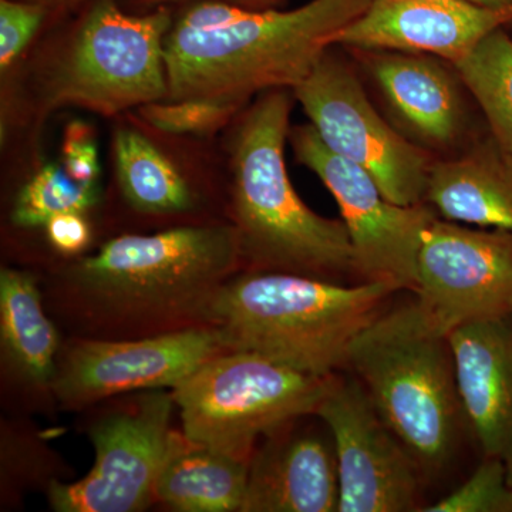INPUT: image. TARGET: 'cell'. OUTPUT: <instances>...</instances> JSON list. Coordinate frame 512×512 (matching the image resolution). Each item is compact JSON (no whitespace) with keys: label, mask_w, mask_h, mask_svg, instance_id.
<instances>
[{"label":"cell","mask_w":512,"mask_h":512,"mask_svg":"<svg viewBox=\"0 0 512 512\" xmlns=\"http://www.w3.org/2000/svg\"><path fill=\"white\" fill-rule=\"evenodd\" d=\"M512 22V6L487 8L467 0H372L339 30L333 46L439 57L456 64L494 30Z\"/></svg>","instance_id":"obj_14"},{"label":"cell","mask_w":512,"mask_h":512,"mask_svg":"<svg viewBox=\"0 0 512 512\" xmlns=\"http://www.w3.org/2000/svg\"><path fill=\"white\" fill-rule=\"evenodd\" d=\"M117 180L126 200L146 214H178L194 204L190 185L147 137L120 128L114 137Z\"/></svg>","instance_id":"obj_21"},{"label":"cell","mask_w":512,"mask_h":512,"mask_svg":"<svg viewBox=\"0 0 512 512\" xmlns=\"http://www.w3.org/2000/svg\"><path fill=\"white\" fill-rule=\"evenodd\" d=\"M97 188L74 181L64 167L47 164L26 183L16 197L12 220L18 227H46L57 215L80 212L93 207Z\"/></svg>","instance_id":"obj_23"},{"label":"cell","mask_w":512,"mask_h":512,"mask_svg":"<svg viewBox=\"0 0 512 512\" xmlns=\"http://www.w3.org/2000/svg\"><path fill=\"white\" fill-rule=\"evenodd\" d=\"M394 293L387 285H342L286 272L255 271L222 286L208 323L227 350L251 352L315 376L346 366L356 336Z\"/></svg>","instance_id":"obj_4"},{"label":"cell","mask_w":512,"mask_h":512,"mask_svg":"<svg viewBox=\"0 0 512 512\" xmlns=\"http://www.w3.org/2000/svg\"><path fill=\"white\" fill-rule=\"evenodd\" d=\"M291 110L288 90H269L245 111L232 136L234 227L242 258L256 271L335 282L357 276L343 221L312 211L289 180L285 144Z\"/></svg>","instance_id":"obj_2"},{"label":"cell","mask_w":512,"mask_h":512,"mask_svg":"<svg viewBox=\"0 0 512 512\" xmlns=\"http://www.w3.org/2000/svg\"><path fill=\"white\" fill-rule=\"evenodd\" d=\"M47 238L66 255H76L89 245L90 228L80 212L57 215L46 224Z\"/></svg>","instance_id":"obj_28"},{"label":"cell","mask_w":512,"mask_h":512,"mask_svg":"<svg viewBox=\"0 0 512 512\" xmlns=\"http://www.w3.org/2000/svg\"><path fill=\"white\" fill-rule=\"evenodd\" d=\"M467 2L487 6V8H508V6H512V0H467Z\"/></svg>","instance_id":"obj_30"},{"label":"cell","mask_w":512,"mask_h":512,"mask_svg":"<svg viewBox=\"0 0 512 512\" xmlns=\"http://www.w3.org/2000/svg\"><path fill=\"white\" fill-rule=\"evenodd\" d=\"M173 19L165 8L127 15L100 0L87 13L50 82V106L114 116L168 99L165 40Z\"/></svg>","instance_id":"obj_7"},{"label":"cell","mask_w":512,"mask_h":512,"mask_svg":"<svg viewBox=\"0 0 512 512\" xmlns=\"http://www.w3.org/2000/svg\"><path fill=\"white\" fill-rule=\"evenodd\" d=\"M244 104L237 101L191 97L161 100L140 107L141 119L151 127L178 136H207L232 120Z\"/></svg>","instance_id":"obj_24"},{"label":"cell","mask_w":512,"mask_h":512,"mask_svg":"<svg viewBox=\"0 0 512 512\" xmlns=\"http://www.w3.org/2000/svg\"><path fill=\"white\" fill-rule=\"evenodd\" d=\"M292 90L330 151L362 167L390 201L423 204L429 153L380 116L348 63L326 52Z\"/></svg>","instance_id":"obj_8"},{"label":"cell","mask_w":512,"mask_h":512,"mask_svg":"<svg viewBox=\"0 0 512 512\" xmlns=\"http://www.w3.org/2000/svg\"><path fill=\"white\" fill-rule=\"evenodd\" d=\"M222 352L220 330L211 325L138 339L77 340L57 362L52 390L77 409L116 394L174 389Z\"/></svg>","instance_id":"obj_13"},{"label":"cell","mask_w":512,"mask_h":512,"mask_svg":"<svg viewBox=\"0 0 512 512\" xmlns=\"http://www.w3.org/2000/svg\"><path fill=\"white\" fill-rule=\"evenodd\" d=\"M413 292L446 333L512 315V232L434 218L421 239Z\"/></svg>","instance_id":"obj_12"},{"label":"cell","mask_w":512,"mask_h":512,"mask_svg":"<svg viewBox=\"0 0 512 512\" xmlns=\"http://www.w3.org/2000/svg\"><path fill=\"white\" fill-rule=\"evenodd\" d=\"M424 201L443 220L512 232V160L488 133L460 157L431 164Z\"/></svg>","instance_id":"obj_18"},{"label":"cell","mask_w":512,"mask_h":512,"mask_svg":"<svg viewBox=\"0 0 512 512\" xmlns=\"http://www.w3.org/2000/svg\"><path fill=\"white\" fill-rule=\"evenodd\" d=\"M141 3H163L170 2V0H137ZM224 2L234 3V5L241 6V8L251 10H268L269 6L279 2V0H224Z\"/></svg>","instance_id":"obj_29"},{"label":"cell","mask_w":512,"mask_h":512,"mask_svg":"<svg viewBox=\"0 0 512 512\" xmlns=\"http://www.w3.org/2000/svg\"><path fill=\"white\" fill-rule=\"evenodd\" d=\"M463 420L483 457L512 444V315L473 320L448 333Z\"/></svg>","instance_id":"obj_16"},{"label":"cell","mask_w":512,"mask_h":512,"mask_svg":"<svg viewBox=\"0 0 512 512\" xmlns=\"http://www.w3.org/2000/svg\"><path fill=\"white\" fill-rule=\"evenodd\" d=\"M420 511L512 512V488L507 481L503 458L484 457L466 483L439 503Z\"/></svg>","instance_id":"obj_25"},{"label":"cell","mask_w":512,"mask_h":512,"mask_svg":"<svg viewBox=\"0 0 512 512\" xmlns=\"http://www.w3.org/2000/svg\"><path fill=\"white\" fill-rule=\"evenodd\" d=\"M453 67L483 111L488 133L512 160V37L494 30Z\"/></svg>","instance_id":"obj_22"},{"label":"cell","mask_w":512,"mask_h":512,"mask_svg":"<svg viewBox=\"0 0 512 512\" xmlns=\"http://www.w3.org/2000/svg\"><path fill=\"white\" fill-rule=\"evenodd\" d=\"M289 137L299 163L318 175L338 202L360 282L414 291L417 256L424 231L436 218L433 210L390 201L362 167L330 151L312 124L293 128Z\"/></svg>","instance_id":"obj_9"},{"label":"cell","mask_w":512,"mask_h":512,"mask_svg":"<svg viewBox=\"0 0 512 512\" xmlns=\"http://www.w3.org/2000/svg\"><path fill=\"white\" fill-rule=\"evenodd\" d=\"M372 0H312L289 10L244 9L227 28L171 26L165 40L168 99L208 97L244 104L254 94L295 89L339 30Z\"/></svg>","instance_id":"obj_3"},{"label":"cell","mask_w":512,"mask_h":512,"mask_svg":"<svg viewBox=\"0 0 512 512\" xmlns=\"http://www.w3.org/2000/svg\"><path fill=\"white\" fill-rule=\"evenodd\" d=\"M45 18L35 3L0 2V69L5 72L26 49Z\"/></svg>","instance_id":"obj_26"},{"label":"cell","mask_w":512,"mask_h":512,"mask_svg":"<svg viewBox=\"0 0 512 512\" xmlns=\"http://www.w3.org/2000/svg\"><path fill=\"white\" fill-rule=\"evenodd\" d=\"M332 376H315L261 355L227 350L171 389L190 439L251 461L256 440L315 414Z\"/></svg>","instance_id":"obj_6"},{"label":"cell","mask_w":512,"mask_h":512,"mask_svg":"<svg viewBox=\"0 0 512 512\" xmlns=\"http://www.w3.org/2000/svg\"><path fill=\"white\" fill-rule=\"evenodd\" d=\"M346 366L420 471L448 464L463 421L453 350L417 299L380 312L353 340Z\"/></svg>","instance_id":"obj_5"},{"label":"cell","mask_w":512,"mask_h":512,"mask_svg":"<svg viewBox=\"0 0 512 512\" xmlns=\"http://www.w3.org/2000/svg\"><path fill=\"white\" fill-rule=\"evenodd\" d=\"M335 448L313 434L276 439L249 463L241 512H338Z\"/></svg>","instance_id":"obj_17"},{"label":"cell","mask_w":512,"mask_h":512,"mask_svg":"<svg viewBox=\"0 0 512 512\" xmlns=\"http://www.w3.org/2000/svg\"><path fill=\"white\" fill-rule=\"evenodd\" d=\"M63 167L79 184L96 187L100 174L99 151L90 128L83 123L70 124L63 146Z\"/></svg>","instance_id":"obj_27"},{"label":"cell","mask_w":512,"mask_h":512,"mask_svg":"<svg viewBox=\"0 0 512 512\" xmlns=\"http://www.w3.org/2000/svg\"><path fill=\"white\" fill-rule=\"evenodd\" d=\"M242 259L234 225L181 227L111 239L67 269L84 318L148 336L208 323L212 302Z\"/></svg>","instance_id":"obj_1"},{"label":"cell","mask_w":512,"mask_h":512,"mask_svg":"<svg viewBox=\"0 0 512 512\" xmlns=\"http://www.w3.org/2000/svg\"><path fill=\"white\" fill-rule=\"evenodd\" d=\"M315 414L335 448L338 512L419 510L420 468L356 377L333 375Z\"/></svg>","instance_id":"obj_11"},{"label":"cell","mask_w":512,"mask_h":512,"mask_svg":"<svg viewBox=\"0 0 512 512\" xmlns=\"http://www.w3.org/2000/svg\"><path fill=\"white\" fill-rule=\"evenodd\" d=\"M505 473H507V481L512 488V444L510 448H508L507 453L504 454L503 457Z\"/></svg>","instance_id":"obj_31"},{"label":"cell","mask_w":512,"mask_h":512,"mask_svg":"<svg viewBox=\"0 0 512 512\" xmlns=\"http://www.w3.org/2000/svg\"><path fill=\"white\" fill-rule=\"evenodd\" d=\"M174 406L173 393L143 390L131 406L101 419L90 431L96 451L92 470L76 483L50 485L53 510H146L156 498Z\"/></svg>","instance_id":"obj_10"},{"label":"cell","mask_w":512,"mask_h":512,"mask_svg":"<svg viewBox=\"0 0 512 512\" xmlns=\"http://www.w3.org/2000/svg\"><path fill=\"white\" fill-rule=\"evenodd\" d=\"M249 463L171 430L156 498L180 512L241 511Z\"/></svg>","instance_id":"obj_19"},{"label":"cell","mask_w":512,"mask_h":512,"mask_svg":"<svg viewBox=\"0 0 512 512\" xmlns=\"http://www.w3.org/2000/svg\"><path fill=\"white\" fill-rule=\"evenodd\" d=\"M0 342L3 357L19 377L36 386H52L59 333L43 309L35 278L26 272H0Z\"/></svg>","instance_id":"obj_20"},{"label":"cell","mask_w":512,"mask_h":512,"mask_svg":"<svg viewBox=\"0 0 512 512\" xmlns=\"http://www.w3.org/2000/svg\"><path fill=\"white\" fill-rule=\"evenodd\" d=\"M400 131L427 148H448L467 124L461 79L439 57L390 50H357Z\"/></svg>","instance_id":"obj_15"}]
</instances>
